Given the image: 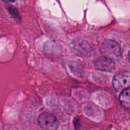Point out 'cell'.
<instances>
[{"label": "cell", "mask_w": 130, "mask_h": 130, "mask_svg": "<svg viewBox=\"0 0 130 130\" xmlns=\"http://www.w3.org/2000/svg\"><path fill=\"white\" fill-rule=\"evenodd\" d=\"M101 52L103 56L116 60L121 57V50L119 44L114 40L104 41L102 45Z\"/></svg>", "instance_id": "1"}, {"label": "cell", "mask_w": 130, "mask_h": 130, "mask_svg": "<svg viewBox=\"0 0 130 130\" xmlns=\"http://www.w3.org/2000/svg\"><path fill=\"white\" fill-rule=\"evenodd\" d=\"M38 123L44 130H57L59 124L55 116L49 112L41 114L38 118Z\"/></svg>", "instance_id": "2"}, {"label": "cell", "mask_w": 130, "mask_h": 130, "mask_svg": "<svg viewBox=\"0 0 130 130\" xmlns=\"http://www.w3.org/2000/svg\"><path fill=\"white\" fill-rule=\"evenodd\" d=\"M112 85L117 91H123L130 87V72L122 71L114 76Z\"/></svg>", "instance_id": "3"}, {"label": "cell", "mask_w": 130, "mask_h": 130, "mask_svg": "<svg viewBox=\"0 0 130 130\" xmlns=\"http://www.w3.org/2000/svg\"><path fill=\"white\" fill-rule=\"evenodd\" d=\"M95 67L102 71H112L115 69L116 64L114 60L108 57L102 56L96 60Z\"/></svg>", "instance_id": "4"}, {"label": "cell", "mask_w": 130, "mask_h": 130, "mask_svg": "<svg viewBox=\"0 0 130 130\" xmlns=\"http://www.w3.org/2000/svg\"><path fill=\"white\" fill-rule=\"evenodd\" d=\"M119 100L123 106L130 107V87L122 91Z\"/></svg>", "instance_id": "5"}, {"label": "cell", "mask_w": 130, "mask_h": 130, "mask_svg": "<svg viewBox=\"0 0 130 130\" xmlns=\"http://www.w3.org/2000/svg\"><path fill=\"white\" fill-rule=\"evenodd\" d=\"M9 11H10V13H11L12 15H15V17H17V18L19 17V13H18L17 10L15 8H14L13 7H10L9 8Z\"/></svg>", "instance_id": "6"}, {"label": "cell", "mask_w": 130, "mask_h": 130, "mask_svg": "<svg viewBox=\"0 0 130 130\" xmlns=\"http://www.w3.org/2000/svg\"><path fill=\"white\" fill-rule=\"evenodd\" d=\"M6 1H8V2H10V3H13L14 2V1H15V0H6Z\"/></svg>", "instance_id": "7"}, {"label": "cell", "mask_w": 130, "mask_h": 130, "mask_svg": "<svg viewBox=\"0 0 130 130\" xmlns=\"http://www.w3.org/2000/svg\"><path fill=\"white\" fill-rule=\"evenodd\" d=\"M128 57H129V60H130V50H129V53H128Z\"/></svg>", "instance_id": "8"}]
</instances>
